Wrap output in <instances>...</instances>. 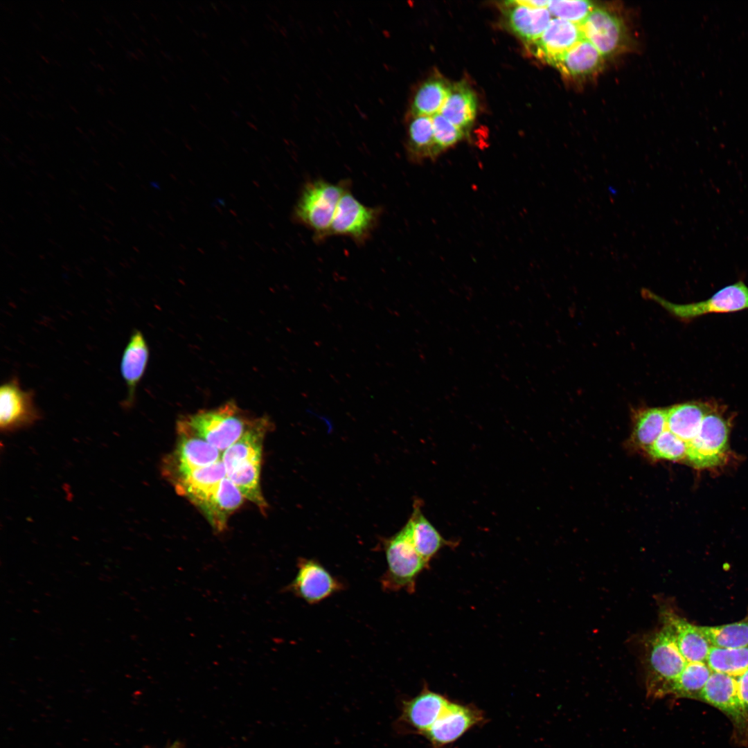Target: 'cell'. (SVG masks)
Listing matches in <instances>:
<instances>
[{
  "mask_svg": "<svg viewBox=\"0 0 748 748\" xmlns=\"http://www.w3.org/2000/svg\"><path fill=\"white\" fill-rule=\"evenodd\" d=\"M646 452L655 460L676 461L686 458L687 443L666 428Z\"/></svg>",
  "mask_w": 748,
  "mask_h": 748,
  "instance_id": "cell-31",
  "label": "cell"
},
{
  "mask_svg": "<svg viewBox=\"0 0 748 748\" xmlns=\"http://www.w3.org/2000/svg\"><path fill=\"white\" fill-rule=\"evenodd\" d=\"M736 677L739 696L748 714V669Z\"/></svg>",
  "mask_w": 748,
  "mask_h": 748,
  "instance_id": "cell-34",
  "label": "cell"
},
{
  "mask_svg": "<svg viewBox=\"0 0 748 748\" xmlns=\"http://www.w3.org/2000/svg\"><path fill=\"white\" fill-rule=\"evenodd\" d=\"M449 702L443 695L425 686L416 697L402 702L401 713L397 722L404 731L423 736Z\"/></svg>",
  "mask_w": 748,
  "mask_h": 748,
  "instance_id": "cell-12",
  "label": "cell"
},
{
  "mask_svg": "<svg viewBox=\"0 0 748 748\" xmlns=\"http://www.w3.org/2000/svg\"><path fill=\"white\" fill-rule=\"evenodd\" d=\"M712 672L706 662H688L674 683L670 694L698 699Z\"/></svg>",
  "mask_w": 748,
  "mask_h": 748,
  "instance_id": "cell-29",
  "label": "cell"
},
{
  "mask_svg": "<svg viewBox=\"0 0 748 748\" xmlns=\"http://www.w3.org/2000/svg\"><path fill=\"white\" fill-rule=\"evenodd\" d=\"M666 409V428L686 443L697 435L704 416L711 410L709 404L695 401Z\"/></svg>",
  "mask_w": 748,
  "mask_h": 748,
  "instance_id": "cell-21",
  "label": "cell"
},
{
  "mask_svg": "<svg viewBox=\"0 0 748 748\" xmlns=\"http://www.w3.org/2000/svg\"><path fill=\"white\" fill-rule=\"evenodd\" d=\"M294 580L284 591L310 605L317 604L344 589V584L318 561L299 558Z\"/></svg>",
  "mask_w": 748,
  "mask_h": 748,
  "instance_id": "cell-9",
  "label": "cell"
},
{
  "mask_svg": "<svg viewBox=\"0 0 748 748\" xmlns=\"http://www.w3.org/2000/svg\"><path fill=\"white\" fill-rule=\"evenodd\" d=\"M604 57L585 38L565 52L553 65L572 77L591 74L601 66Z\"/></svg>",
  "mask_w": 748,
  "mask_h": 748,
  "instance_id": "cell-23",
  "label": "cell"
},
{
  "mask_svg": "<svg viewBox=\"0 0 748 748\" xmlns=\"http://www.w3.org/2000/svg\"><path fill=\"white\" fill-rule=\"evenodd\" d=\"M149 357V347L143 333L134 330L124 348L120 366L127 387V396L123 404L127 407L134 402L136 390L145 372Z\"/></svg>",
  "mask_w": 748,
  "mask_h": 748,
  "instance_id": "cell-18",
  "label": "cell"
},
{
  "mask_svg": "<svg viewBox=\"0 0 748 748\" xmlns=\"http://www.w3.org/2000/svg\"><path fill=\"white\" fill-rule=\"evenodd\" d=\"M420 499L414 500L413 512L404 525L409 536L418 554L429 562L446 546L453 544L446 540L425 517L422 511Z\"/></svg>",
  "mask_w": 748,
  "mask_h": 748,
  "instance_id": "cell-19",
  "label": "cell"
},
{
  "mask_svg": "<svg viewBox=\"0 0 748 748\" xmlns=\"http://www.w3.org/2000/svg\"><path fill=\"white\" fill-rule=\"evenodd\" d=\"M33 390H24L17 377L0 386V428L11 433L33 425L41 418Z\"/></svg>",
  "mask_w": 748,
  "mask_h": 748,
  "instance_id": "cell-8",
  "label": "cell"
},
{
  "mask_svg": "<svg viewBox=\"0 0 748 748\" xmlns=\"http://www.w3.org/2000/svg\"><path fill=\"white\" fill-rule=\"evenodd\" d=\"M437 155L451 148L464 136L465 132L440 114L431 117Z\"/></svg>",
  "mask_w": 748,
  "mask_h": 748,
  "instance_id": "cell-33",
  "label": "cell"
},
{
  "mask_svg": "<svg viewBox=\"0 0 748 748\" xmlns=\"http://www.w3.org/2000/svg\"><path fill=\"white\" fill-rule=\"evenodd\" d=\"M699 628L711 646L724 649L748 646V621Z\"/></svg>",
  "mask_w": 748,
  "mask_h": 748,
  "instance_id": "cell-28",
  "label": "cell"
},
{
  "mask_svg": "<svg viewBox=\"0 0 748 748\" xmlns=\"http://www.w3.org/2000/svg\"><path fill=\"white\" fill-rule=\"evenodd\" d=\"M380 207L362 204L349 190L341 197L329 231V236L344 235L362 244L376 228L381 215Z\"/></svg>",
  "mask_w": 748,
  "mask_h": 748,
  "instance_id": "cell-7",
  "label": "cell"
},
{
  "mask_svg": "<svg viewBox=\"0 0 748 748\" xmlns=\"http://www.w3.org/2000/svg\"><path fill=\"white\" fill-rule=\"evenodd\" d=\"M258 418L248 415L231 400L217 408L200 410L183 416L177 421V428L203 438L223 452L235 443Z\"/></svg>",
  "mask_w": 748,
  "mask_h": 748,
  "instance_id": "cell-1",
  "label": "cell"
},
{
  "mask_svg": "<svg viewBox=\"0 0 748 748\" xmlns=\"http://www.w3.org/2000/svg\"><path fill=\"white\" fill-rule=\"evenodd\" d=\"M384 550L387 569L381 578L382 587L413 593L418 576L429 563L416 551L404 527L384 541Z\"/></svg>",
  "mask_w": 748,
  "mask_h": 748,
  "instance_id": "cell-4",
  "label": "cell"
},
{
  "mask_svg": "<svg viewBox=\"0 0 748 748\" xmlns=\"http://www.w3.org/2000/svg\"><path fill=\"white\" fill-rule=\"evenodd\" d=\"M667 409L648 407L638 409L634 415L632 442L637 448L647 450L666 429Z\"/></svg>",
  "mask_w": 748,
  "mask_h": 748,
  "instance_id": "cell-25",
  "label": "cell"
},
{
  "mask_svg": "<svg viewBox=\"0 0 748 748\" xmlns=\"http://www.w3.org/2000/svg\"><path fill=\"white\" fill-rule=\"evenodd\" d=\"M451 87L440 78H431L422 82L413 98L410 114L413 116L432 117L440 114L449 93Z\"/></svg>",
  "mask_w": 748,
  "mask_h": 748,
  "instance_id": "cell-26",
  "label": "cell"
},
{
  "mask_svg": "<svg viewBox=\"0 0 748 748\" xmlns=\"http://www.w3.org/2000/svg\"><path fill=\"white\" fill-rule=\"evenodd\" d=\"M549 1L545 0H519L514 1V2L518 5L532 8H547Z\"/></svg>",
  "mask_w": 748,
  "mask_h": 748,
  "instance_id": "cell-35",
  "label": "cell"
},
{
  "mask_svg": "<svg viewBox=\"0 0 748 748\" xmlns=\"http://www.w3.org/2000/svg\"><path fill=\"white\" fill-rule=\"evenodd\" d=\"M579 26L584 38L603 57L615 53L623 42L625 30L621 19L603 8L594 7Z\"/></svg>",
  "mask_w": 748,
  "mask_h": 748,
  "instance_id": "cell-14",
  "label": "cell"
},
{
  "mask_svg": "<svg viewBox=\"0 0 748 748\" xmlns=\"http://www.w3.org/2000/svg\"><path fill=\"white\" fill-rule=\"evenodd\" d=\"M484 720L482 711L476 706L450 701L443 713L423 736L430 742L433 748H442L456 741L470 729L481 724Z\"/></svg>",
  "mask_w": 748,
  "mask_h": 748,
  "instance_id": "cell-11",
  "label": "cell"
},
{
  "mask_svg": "<svg viewBox=\"0 0 748 748\" xmlns=\"http://www.w3.org/2000/svg\"><path fill=\"white\" fill-rule=\"evenodd\" d=\"M477 111V98L464 82L452 85L450 93L440 112L464 132L472 125Z\"/></svg>",
  "mask_w": 748,
  "mask_h": 748,
  "instance_id": "cell-22",
  "label": "cell"
},
{
  "mask_svg": "<svg viewBox=\"0 0 748 748\" xmlns=\"http://www.w3.org/2000/svg\"><path fill=\"white\" fill-rule=\"evenodd\" d=\"M169 748H180V747H179V745L178 743H175L174 745H172Z\"/></svg>",
  "mask_w": 748,
  "mask_h": 748,
  "instance_id": "cell-36",
  "label": "cell"
},
{
  "mask_svg": "<svg viewBox=\"0 0 748 748\" xmlns=\"http://www.w3.org/2000/svg\"><path fill=\"white\" fill-rule=\"evenodd\" d=\"M407 151L410 159L416 162L438 156L431 117H412L408 128Z\"/></svg>",
  "mask_w": 748,
  "mask_h": 748,
  "instance_id": "cell-27",
  "label": "cell"
},
{
  "mask_svg": "<svg viewBox=\"0 0 748 748\" xmlns=\"http://www.w3.org/2000/svg\"><path fill=\"white\" fill-rule=\"evenodd\" d=\"M583 38L578 24L553 18L541 37L532 45L537 57L553 65Z\"/></svg>",
  "mask_w": 748,
  "mask_h": 748,
  "instance_id": "cell-15",
  "label": "cell"
},
{
  "mask_svg": "<svg viewBox=\"0 0 748 748\" xmlns=\"http://www.w3.org/2000/svg\"><path fill=\"white\" fill-rule=\"evenodd\" d=\"M662 625L673 632L678 648L688 662H706L711 645L694 625L666 607L660 609Z\"/></svg>",
  "mask_w": 748,
  "mask_h": 748,
  "instance_id": "cell-17",
  "label": "cell"
},
{
  "mask_svg": "<svg viewBox=\"0 0 748 748\" xmlns=\"http://www.w3.org/2000/svg\"><path fill=\"white\" fill-rule=\"evenodd\" d=\"M348 185L345 181L333 184L321 179L306 183L294 206L293 221L311 229L316 241L328 238L339 202Z\"/></svg>",
  "mask_w": 748,
  "mask_h": 748,
  "instance_id": "cell-3",
  "label": "cell"
},
{
  "mask_svg": "<svg viewBox=\"0 0 748 748\" xmlns=\"http://www.w3.org/2000/svg\"><path fill=\"white\" fill-rule=\"evenodd\" d=\"M706 662L713 672L738 677L748 669V646L733 649L711 646Z\"/></svg>",
  "mask_w": 748,
  "mask_h": 748,
  "instance_id": "cell-30",
  "label": "cell"
},
{
  "mask_svg": "<svg viewBox=\"0 0 748 748\" xmlns=\"http://www.w3.org/2000/svg\"><path fill=\"white\" fill-rule=\"evenodd\" d=\"M594 6L589 1L560 0L549 1L548 10L552 17L580 25Z\"/></svg>",
  "mask_w": 748,
  "mask_h": 748,
  "instance_id": "cell-32",
  "label": "cell"
},
{
  "mask_svg": "<svg viewBox=\"0 0 748 748\" xmlns=\"http://www.w3.org/2000/svg\"><path fill=\"white\" fill-rule=\"evenodd\" d=\"M729 425L715 410L704 416L697 435L687 443L686 458L697 468L720 465L728 450Z\"/></svg>",
  "mask_w": 748,
  "mask_h": 748,
  "instance_id": "cell-6",
  "label": "cell"
},
{
  "mask_svg": "<svg viewBox=\"0 0 748 748\" xmlns=\"http://www.w3.org/2000/svg\"><path fill=\"white\" fill-rule=\"evenodd\" d=\"M698 699L724 713L739 731L748 729V714L739 696L736 677L712 672Z\"/></svg>",
  "mask_w": 748,
  "mask_h": 748,
  "instance_id": "cell-10",
  "label": "cell"
},
{
  "mask_svg": "<svg viewBox=\"0 0 748 748\" xmlns=\"http://www.w3.org/2000/svg\"><path fill=\"white\" fill-rule=\"evenodd\" d=\"M179 440L174 453L175 476L214 464L222 452L203 438L177 428Z\"/></svg>",
  "mask_w": 748,
  "mask_h": 748,
  "instance_id": "cell-16",
  "label": "cell"
},
{
  "mask_svg": "<svg viewBox=\"0 0 748 748\" xmlns=\"http://www.w3.org/2000/svg\"><path fill=\"white\" fill-rule=\"evenodd\" d=\"M506 16L513 31L528 44H533L543 34L552 16L547 8H532L507 1Z\"/></svg>",
  "mask_w": 748,
  "mask_h": 748,
  "instance_id": "cell-20",
  "label": "cell"
},
{
  "mask_svg": "<svg viewBox=\"0 0 748 748\" xmlns=\"http://www.w3.org/2000/svg\"><path fill=\"white\" fill-rule=\"evenodd\" d=\"M643 295L654 300L675 317L689 321L711 313H729L748 309V287L742 280L719 290L709 299L688 304H675L664 300L647 289Z\"/></svg>",
  "mask_w": 748,
  "mask_h": 748,
  "instance_id": "cell-5",
  "label": "cell"
},
{
  "mask_svg": "<svg viewBox=\"0 0 748 748\" xmlns=\"http://www.w3.org/2000/svg\"><path fill=\"white\" fill-rule=\"evenodd\" d=\"M226 477V470L220 460L211 465L175 476L173 482L177 493L188 498L202 511Z\"/></svg>",
  "mask_w": 748,
  "mask_h": 748,
  "instance_id": "cell-13",
  "label": "cell"
},
{
  "mask_svg": "<svg viewBox=\"0 0 748 748\" xmlns=\"http://www.w3.org/2000/svg\"><path fill=\"white\" fill-rule=\"evenodd\" d=\"M244 499L239 489L226 477L202 512L213 528L221 532L226 527L229 517L242 504Z\"/></svg>",
  "mask_w": 748,
  "mask_h": 748,
  "instance_id": "cell-24",
  "label": "cell"
},
{
  "mask_svg": "<svg viewBox=\"0 0 748 748\" xmlns=\"http://www.w3.org/2000/svg\"><path fill=\"white\" fill-rule=\"evenodd\" d=\"M644 668L648 696L670 695L673 686L688 661L682 654L672 630L662 625L644 641Z\"/></svg>",
  "mask_w": 748,
  "mask_h": 748,
  "instance_id": "cell-2",
  "label": "cell"
}]
</instances>
